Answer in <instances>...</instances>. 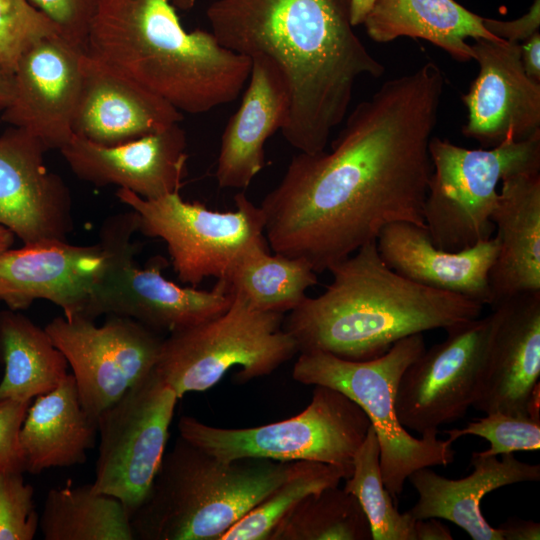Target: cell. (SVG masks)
Listing matches in <instances>:
<instances>
[{"label": "cell", "instance_id": "cell-1", "mask_svg": "<svg viewBox=\"0 0 540 540\" xmlns=\"http://www.w3.org/2000/svg\"><path fill=\"white\" fill-rule=\"evenodd\" d=\"M443 89L441 69L428 61L359 103L330 151L294 156L259 206L274 253L321 273L376 241L388 224L426 227L428 147Z\"/></svg>", "mask_w": 540, "mask_h": 540}, {"label": "cell", "instance_id": "cell-2", "mask_svg": "<svg viewBox=\"0 0 540 540\" xmlns=\"http://www.w3.org/2000/svg\"><path fill=\"white\" fill-rule=\"evenodd\" d=\"M206 16L220 45L282 68L291 105L281 132L303 153L325 150L357 81L385 71L354 31L350 0H215Z\"/></svg>", "mask_w": 540, "mask_h": 540}, {"label": "cell", "instance_id": "cell-3", "mask_svg": "<svg viewBox=\"0 0 540 540\" xmlns=\"http://www.w3.org/2000/svg\"><path fill=\"white\" fill-rule=\"evenodd\" d=\"M332 281L284 319L299 353L321 351L364 361L397 341L481 316V303L415 283L389 268L376 241L331 265Z\"/></svg>", "mask_w": 540, "mask_h": 540}, {"label": "cell", "instance_id": "cell-4", "mask_svg": "<svg viewBox=\"0 0 540 540\" xmlns=\"http://www.w3.org/2000/svg\"><path fill=\"white\" fill-rule=\"evenodd\" d=\"M171 0H96L86 53L163 98L201 114L236 100L251 58L212 32L182 26Z\"/></svg>", "mask_w": 540, "mask_h": 540}, {"label": "cell", "instance_id": "cell-5", "mask_svg": "<svg viewBox=\"0 0 540 540\" xmlns=\"http://www.w3.org/2000/svg\"><path fill=\"white\" fill-rule=\"evenodd\" d=\"M300 461H222L179 436L164 454L153 483L130 517L141 540H220Z\"/></svg>", "mask_w": 540, "mask_h": 540}, {"label": "cell", "instance_id": "cell-6", "mask_svg": "<svg viewBox=\"0 0 540 540\" xmlns=\"http://www.w3.org/2000/svg\"><path fill=\"white\" fill-rule=\"evenodd\" d=\"M425 349L423 333H419L397 341L383 355L364 361L321 351L301 352L292 370L297 382L336 389L362 408L378 438L383 483L395 501L411 473L426 467H446L455 459L453 442L448 438H416L396 414L401 376Z\"/></svg>", "mask_w": 540, "mask_h": 540}, {"label": "cell", "instance_id": "cell-7", "mask_svg": "<svg viewBox=\"0 0 540 540\" xmlns=\"http://www.w3.org/2000/svg\"><path fill=\"white\" fill-rule=\"evenodd\" d=\"M428 150L432 172L423 220L432 243L450 252L493 237L491 215L504 178L540 171V132L478 149L432 137Z\"/></svg>", "mask_w": 540, "mask_h": 540}, {"label": "cell", "instance_id": "cell-8", "mask_svg": "<svg viewBox=\"0 0 540 540\" xmlns=\"http://www.w3.org/2000/svg\"><path fill=\"white\" fill-rule=\"evenodd\" d=\"M283 322L284 314L256 310L233 294L221 315L169 333L154 369L179 399L211 388L233 367L243 382L267 376L299 352Z\"/></svg>", "mask_w": 540, "mask_h": 540}, {"label": "cell", "instance_id": "cell-9", "mask_svg": "<svg viewBox=\"0 0 540 540\" xmlns=\"http://www.w3.org/2000/svg\"><path fill=\"white\" fill-rule=\"evenodd\" d=\"M370 426L362 408L346 395L315 385L310 404L291 418L234 429L182 416L178 431L181 438L222 461H313L353 469L354 455Z\"/></svg>", "mask_w": 540, "mask_h": 540}, {"label": "cell", "instance_id": "cell-10", "mask_svg": "<svg viewBox=\"0 0 540 540\" xmlns=\"http://www.w3.org/2000/svg\"><path fill=\"white\" fill-rule=\"evenodd\" d=\"M137 231L133 210L103 223L99 241L107 249L109 261L84 317L125 316L157 333H171L215 318L229 308L233 294L224 281L217 280L212 290L180 286L161 274L163 261L159 258L139 268L134 259L137 245L132 242Z\"/></svg>", "mask_w": 540, "mask_h": 540}, {"label": "cell", "instance_id": "cell-11", "mask_svg": "<svg viewBox=\"0 0 540 540\" xmlns=\"http://www.w3.org/2000/svg\"><path fill=\"white\" fill-rule=\"evenodd\" d=\"M116 196L135 212L139 232L166 243L178 278L193 287L209 277L226 280L242 254L265 239L263 212L244 192L228 212L186 202L179 192L150 200L118 188Z\"/></svg>", "mask_w": 540, "mask_h": 540}, {"label": "cell", "instance_id": "cell-12", "mask_svg": "<svg viewBox=\"0 0 540 540\" xmlns=\"http://www.w3.org/2000/svg\"><path fill=\"white\" fill-rule=\"evenodd\" d=\"M178 399L153 368L97 418L100 441L92 485L118 499L130 517L158 472Z\"/></svg>", "mask_w": 540, "mask_h": 540}, {"label": "cell", "instance_id": "cell-13", "mask_svg": "<svg viewBox=\"0 0 540 540\" xmlns=\"http://www.w3.org/2000/svg\"><path fill=\"white\" fill-rule=\"evenodd\" d=\"M64 354L85 412L99 415L156 365L163 338L138 321L108 315L102 325L84 316H58L45 327Z\"/></svg>", "mask_w": 540, "mask_h": 540}, {"label": "cell", "instance_id": "cell-14", "mask_svg": "<svg viewBox=\"0 0 540 540\" xmlns=\"http://www.w3.org/2000/svg\"><path fill=\"white\" fill-rule=\"evenodd\" d=\"M494 320L491 311L448 327L445 340L406 368L395 399L403 427L421 436L437 435L441 425L466 415L476 397Z\"/></svg>", "mask_w": 540, "mask_h": 540}, {"label": "cell", "instance_id": "cell-15", "mask_svg": "<svg viewBox=\"0 0 540 540\" xmlns=\"http://www.w3.org/2000/svg\"><path fill=\"white\" fill-rule=\"evenodd\" d=\"M84 52L59 34L30 46L11 74V97L1 120L60 151L74 135Z\"/></svg>", "mask_w": 540, "mask_h": 540}, {"label": "cell", "instance_id": "cell-16", "mask_svg": "<svg viewBox=\"0 0 540 540\" xmlns=\"http://www.w3.org/2000/svg\"><path fill=\"white\" fill-rule=\"evenodd\" d=\"M47 151L22 128L0 135V224L23 245L67 241L73 230L70 190L46 167Z\"/></svg>", "mask_w": 540, "mask_h": 540}, {"label": "cell", "instance_id": "cell-17", "mask_svg": "<svg viewBox=\"0 0 540 540\" xmlns=\"http://www.w3.org/2000/svg\"><path fill=\"white\" fill-rule=\"evenodd\" d=\"M471 47L479 71L462 96L468 111L463 135L492 148L539 133L540 83L526 74L520 43L479 38Z\"/></svg>", "mask_w": 540, "mask_h": 540}, {"label": "cell", "instance_id": "cell-18", "mask_svg": "<svg viewBox=\"0 0 540 540\" xmlns=\"http://www.w3.org/2000/svg\"><path fill=\"white\" fill-rule=\"evenodd\" d=\"M109 261L105 246L43 241L10 248L0 255V301L24 310L35 300H47L66 318L84 316Z\"/></svg>", "mask_w": 540, "mask_h": 540}, {"label": "cell", "instance_id": "cell-19", "mask_svg": "<svg viewBox=\"0 0 540 540\" xmlns=\"http://www.w3.org/2000/svg\"><path fill=\"white\" fill-rule=\"evenodd\" d=\"M491 309L494 327L472 407L528 417L540 378V291L511 296Z\"/></svg>", "mask_w": 540, "mask_h": 540}, {"label": "cell", "instance_id": "cell-20", "mask_svg": "<svg viewBox=\"0 0 540 540\" xmlns=\"http://www.w3.org/2000/svg\"><path fill=\"white\" fill-rule=\"evenodd\" d=\"M185 149L186 135L177 123L113 146L73 135L60 152L79 179L116 185L151 200L180 191L187 172Z\"/></svg>", "mask_w": 540, "mask_h": 540}, {"label": "cell", "instance_id": "cell-21", "mask_svg": "<svg viewBox=\"0 0 540 540\" xmlns=\"http://www.w3.org/2000/svg\"><path fill=\"white\" fill-rule=\"evenodd\" d=\"M183 119L182 112L86 52L73 133L113 146L161 131Z\"/></svg>", "mask_w": 540, "mask_h": 540}, {"label": "cell", "instance_id": "cell-22", "mask_svg": "<svg viewBox=\"0 0 540 540\" xmlns=\"http://www.w3.org/2000/svg\"><path fill=\"white\" fill-rule=\"evenodd\" d=\"M376 245L384 263L403 277L490 305L489 273L498 252L495 236L450 252L432 243L426 227L394 222L381 230Z\"/></svg>", "mask_w": 540, "mask_h": 540}, {"label": "cell", "instance_id": "cell-23", "mask_svg": "<svg viewBox=\"0 0 540 540\" xmlns=\"http://www.w3.org/2000/svg\"><path fill=\"white\" fill-rule=\"evenodd\" d=\"M251 58L248 86L238 110L221 138L216 179L221 188H247L265 164L266 140L288 118L291 95L288 80L272 58Z\"/></svg>", "mask_w": 540, "mask_h": 540}, {"label": "cell", "instance_id": "cell-24", "mask_svg": "<svg viewBox=\"0 0 540 540\" xmlns=\"http://www.w3.org/2000/svg\"><path fill=\"white\" fill-rule=\"evenodd\" d=\"M473 472L461 479L443 477L430 467L411 473V482L419 495L407 512L415 519L448 520L463 529L473 540H502L500 530L491 526L482 514L481 501L501 487L540 480V465L519 461L513 453L484 456L473 452Z\"/></svg>", "mask_w": 540, "mask_h": 540}, {"label": "cell", "instance_id": "cell-25", "mask_svg": "<svg viewBox=\"0 0 540 540\" xmlns=\"http://www.w3.org/2000/svg\"><path fill=\"white\" fill-rule=\"evenodd\" d=\"M491 220L498 252L489 273L490 307L540 291V171L504 178Z\"/></svg>", "mask_w": 540, "mask_h": 540}, {"label": "cell", "instance_id": "cell-26", "mask_svg": "<svg viewBox=\"0 0 540 540\" xmlns=\"http://www.w3.org/2000/svg\"><path fill=\"white\" fill-rule=\"evenodd\" d=\"M350 13L352 25L362 24L375 42L423 39L459 62L474 59L468 39L500 40L486 30L483 17L455 0H350Z\"/></svg>", "mask_w": 540, "mask_h": 540}, {"label": "cell", "instance_id": "cell-27", "mask_svg": "<svg viewBox=\"0 0 540 540\" xmlns=\"http://www.w3.org/2000/svg\"><path fill=\"white\" fill-rule=\"evenodd\" d=\"M97 434V421L83 409L75 379L68 373L27 410L20 430L25 471L39 474L85 463Z\"/></svg>", "mask_w": 540, "mask_h": 540}, {"label": "cell", "instance_id": "cell-28", "mask_svg": "<svg viewBox=\"0 0 540 540\" xmlns=\"http://www.w3.org/2000/svg\"><path fill=\"white\" fill-rule=\"evenodd\" d=\"M0 360V400L31 402L68 375V362L45 328L9 308L0 311Z\"/></svg>", "mask_w": 540, "mask_h": 540}, {"label": "cell", "instance_id": "cell-29", "mask_svg": "<svg viewBox=\"0 0 540 540\" xmlns=\"http://www.w3.org/2000/svg\"><path fill=\"white\" fill-rule=\"evenodd\" d=\"M39 529L45 540H134L122 503L97 492L92 483L51 488L43 503Z\"/></svg>", "mask_w": 540, "mask_h": 540}, {"label": "cell", "instance_id": "cell-30", "mask_svg": "<svg viewBox=\"0 0 540 540\" xmlns=\"http://www.w3.org/2000/svg\"><path fill=\"white\" fill-rule=\"evenodd\" d=\"M224 282L252 308L284 314L301 304L318 279L304 259L269 254L264 239L242 254Z\"/></svg>", "mask_w": 540, "mask_h": 540}, {"label": "cell", "instance_id": "cell-31", "mask_svg": "<svg viewBox=\"0 0 540 540\" xmlns=\"http://www.w3.org/2000/svg\"><path fill=\"white\" fill-rule=\"evenodd\" d=\"M268 540H372V534L356 497L335 486L300 501Z\"/></svg>", "mask_w": 540, "mask_h": 540}, {"label": "cell", "instance_id": "cell-32", "mask_svg": "<svg viewBox=\"0 0 540 540\" xmlns=\"http://www.w3.org/2000/svg\"><path fill=\"white\" fill-rule=\"evenodd\" d=\"M352 471L321 462L300 461L285 481L227 530L220 540H268L278 522L300 501L339 486Z\"/></svg>", "mask_w": 540, "mask_h": 540}, {"label": "cell", "instance_id": "cell-33", "mask_svg": "<svg viewBox=\"0 0 540 540\" xmlns=\"http://www.w3.org/2000/svg\"><path fill=\"white\" fill-rule=\"evenodd\" d=\"M343 489L360 503L371 528L372 540H415V519L400 513L385 487L380 467V446L374 427L356 451L352 474Z\"/></svg>", "mask_w": 540, "mask_h": 540}, {"label": "cell", "instance_id": "cell-34", "mask_svg": "<svg viewBox=\"0 0 540 540\" xmlns=\"http://www.w3.org/2000/svg\"><path fill=\"white\" fill-rule=\"evenodd\" d=\"M445 434L451 442L466 435L485 439L490 447L480 452L484 456L540 449V421L502 412L488 413L485 417L469 422L462 429L446 430Z\"/></svg>", "mask_w": 540, "mask_h": 540}, {"label": "cell", "instance_id": "cell-35", "mask_svg": "<svg viewBox=\"0 0 540 540\" xmlns=\"http://www.w3.org/2000/svg\"><path fill=\"white\" fill-rule=\"evenodd\" d=\"M58 34L57 27L27 0H0V63L8 73L30 46Z\"/></svg>", "mask_w": 540, "mask_h": 540}, {"label": "cell", "instance_id": "cell-36", "mask_svg": "<svg viewBox=\"0 0 540 540\" xmlns=\"http://www.w3.org/2000/svg\"><path fill=\"white\" fill-rule=\"evenodd\" d=\"M34 489L22 472H0V540H32L39 528Z\"/></svg>", "mask_w": 540, "mask_h": 540}, {"label": "cell", "instance_id": "cell-37", "mask_svg": "<svg viewBox=\"0 0 540 540\" xmlns=\"http://www.w3.org/2000/svg\"><path fill=\"white\" fill-rule=\"evenodd\" d=\"M48 18L62 37L86 52L96 0H27Z\"/></svg>", "mask_w": 540, "mask_h": 540}, {"label": "cell", "instance_id": "cell-38", "mask_svg": "<svg viewBox=\"0 0 540 540\" xmlns=\"http://www.w3.org/2000/svg\"><path fill=\"white\" fill-rule=\"evenodd\" d=\"M31 402L0 400V472H26L20 430Z\"/></svg>", "mask_w": 540, "mask_h": 540}, {"label": "cell", "instance_id": "cell-39", "mask_svg": "<svg viewBox=\"0 0 540 540\" xmlns=\"http://www.w3.org/2000/svg\"><path fill=\"white\" fill-rule=\"evenodd\" d=\"M484 27L495 37L508 42L522 43L539 31L540 2L535 0L528 13L512 21L484 18Z\"/></svg>", "mask_w": 540, "mask_h": 540}, {"label": "cell", "instance_id": "cell-40", "mask_svg": "<svg viewBox=\"0 0 540 540\" xmlns=\"http://www.w3.org/2000/svg\"><path fill=\"white\" fill-rule=\"evenodd\" d=\"M498 529L500 530L502 540L540 539V524L531 520L508 519Z\"/></svg>", "mask_w": 540, "mask_h": 540}, {"label": "cell", "instance_id": "cell-41", "mask_svg": "<svg viewBox=\"0 0 540 540\" xmlns=\"http://www.w3.org/2000/svg\"><path fill=\"white\" fill-rule=\"evenodd\" d=\"M521 45V61L526 74L540 83V33L533 34Z\"/></svg>", "mask_w": 540, "mask_h": 540}, {"label": "cell", "instance_id": "cell-42", "mask_svg": "<svg viewBox=\"0 0 540 540\" xmlns=\"http://www.w3.org/2000/svg\"><path fill=\"white\" fill-rule=\"evenodd\" d=\"M415 540H452L449 528L437 518L415 521Z\"/></svg>", "mask_w": 540, "mask_h": 540}, {"label": "cell", "instance_id": "cell-43", "mask_svg": "<svg viewBox=\"0 0 540 540\" xmlns=\"http://www.w3.org/2000/svg\"><path fill=\"white\" fill-rule=\"evenodd\" d=\"M11 97V74L0 63V122L3 111L9 104Z\"/></svg>", "mask_w": 540, "mask_h": 540}, {"label": "cell", "instance_id": "cell-44", "mask_svg": "<svg viewBox=\"0 0 540 540\" xmlns=\"http://www.w3.org/2000/svg\"><path fill=\"white\" fill-rule=\"evenodd\" d=\"M15 241V235L8 228L0 224V255L6 250L12 248Z\"/></svg>", "mask_w": 540, "mask_h": 540}, {"label": "cell", "instance_id": "cell-45", "mask_svg": "<svg viewBox=\"0 0 540 540\" xmlns=\"http://www.w3.org/2000/svg\"><path fill=\"white\" fill-rule=\"evenodd\" d=\"M173 5L177 8L186 10L193 6L194 0H171Z\"/></svg>", "mask_w": 540, "mask_h": 540}]
</instances>
